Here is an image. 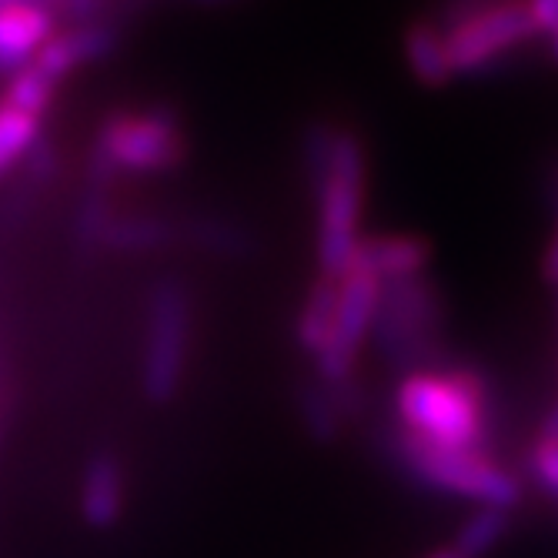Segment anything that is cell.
<instances>
[{"instance_id": "cell-4", "label": "cell", "mask_w": 558, "mask_h": 558, "mask_svg": "<svg viewBox=\"0 0 558 558\" xmlns=\"http://www.w3.org/2000/svg\"><path fill=\"white\" fill-rule=\"evenodd\" d=\"M368 194V144L359 128L338 124L331 165L315 201V255L322 275L341 278L348 271L351 251L362 238V215Z\"/></svg>"}, {"instance_id": "cell-7", "label": "cell", "mask_w": 558, "mask_h": 558, "mask_svg": "<svg viewBox=\"0 0 558 558\" xmlns=\"http://www.w3.org/2000/svg\"><path fill=\"white\" fill-rule=\"evenodd\" d=\"M535 24L529 17L525 0H509L492 11H482L459 27L445 31L448 61L454 77H488L515 61L535 40Z\"/></svg>"}, {"instance_id": "cell-17", "label": "cell", "mask_w": 558, "mask_h": 558, "mask_svg": "<svg viewBox=\"0 0 558 558\" xmlns=\"http://www.w3.org/2000/svg\"><path fill=\"white\" fill-rule=\"evenodd\" d=\"M178 241V221L161 215H114L105 231V247L114 251H158Z\"/></svg>"}, {"instance_id": "cell-21", "label": "cell", "mask_w": 558, "mask_h": 558, "mask_svg": "<svg viewBox=\"0 0 558 558\" xmlns=\"http://www.w3.org/2000/svg\"><path fill=\"white\" fill-rule=\"evenodd\" d=\"M58 81L54 77H47L40 68L27 64L21 68L17 74H11L8 81V90H4V105L24 111V114H34L44 121V114L54 108V97H58Z\"/></svg>"}, {"instance_id": "cell-10", "label": "cell", "mask_w": 558, "mask_h": 558, "mask_svg": "<svg viewBox=\"0 0 558 558\" xmlns=\"http://www.w3.org/2000/svg\"><path fill=\"white\" fill-rule=\"evenodd\" d=\"M124 501H128V478L118 451L111 448L90 451L81 469V488H77V512L84 525L94 532H111L124 515Z\"/></svg>"}, {"instance_id": "cell-26", "label": "cell", "mask_w": 558, "mask_h": 558, "mask_svg": "<svg viewBox=\"0 0 558 558\" xmlns=\"http://www.w3.org/2000/svg\"><path fill=\"white\" fill-rule=\"evenodd\" d=\"M542 438H545V441H558V398L551 401V409L545 412V422H542Z\"/></svg>"}, {"instance_id": "cell-20", "label": "cell", "mask_w": 558, "mask_h": 558, "mask_svg": "<svg viewBox=\"0 0 558 558\" xmlns=\"http://www.w3.org/2000/svg\"><path fill=\"white\" fill-rule=\"evenodd\" d=\"M335 121L328 118H312L308 124L301 128V174H304V187L315 197L325 174H328V165H331V147H335Z\"/></svg>"}, {"instance_id": "cell-23", "label": "cell", "mask_w": 558, "mask_h": 558, "mask_svg": "<svg viewBox=\"0 0 558 558\" xmlns=\"http://www.w3.org/2000/svg\"><path fill=\"white\" fill-rule=\"evenodd\" d=\"M529 472L558 501V441L538 438V445L529 451Z\"/></svg>"}, {"instance_id": "cell-29", "label": "cell", "mask_w": 558, "mask_h": 558, "mask_svg": "<svg viewBox=\"0 0 558 558\" xmlns=\"http://www.w3.org/2000/svg\"><path fill=\"white\" fill-rule=\"evenodd\" d=\"M551 58H555V61H558V31H555V34H551Z\"/></svg>"}, {"instance_id": "cell-15", "label": "cell", "mask_w": 558, "mask_h": 558, "mask_svg": "<svg viewBox=\"0 0 558 558\" xmlns=\"http://www.w3.org/2000/svg\"><path fill=\"white\" fill-rule=\"evenodd\" d=\"M338 291H341V278L335 275H318L301 301V312L294 322V338L298 348L304 354H315L322 351V344L331 335V322H335V308H338Z\"/></svg>"}, {"instance_id": "cell-32", "label": "cell", "mask_w": 558, "mask_h": 558, "mask_svg": "<svg viewBox=\"0 0 558 558\" xmlns=\"http://www.w3.org/2000/svg\"><path fill=\"white\" fill-rule=\"evenodd\" d=\"M551 234H558V218H555V231H551Z\"/></svg>"}, {"instance_id": "cell-8", "label": "cell", "mask_w": 558, "mask_h": 558, "mask_svg": "<svg viewBox=\"0 0 558 558\" xmlns=\"http://www.w3.org/2000/svg\"><path fill=\"white\" fill-rule=\"evenodd\" d=\"M378 281L362 271H344L341 291H338V308L331 322V335L315 354V375L325 381H338L354 375V362H359L362 344L372 338L375 322V304H378Z\"/></svg>"}, {"instance_id": "cell-3", "label": "cell", "mask_w": 558, "mask_h": 558, "mask_svg": "<svg viewBox=\"0 0 558 558\" xmlns=\"http://www.w3.org/2000/svg\"><path fill=\"white\" fill-rule=\"evenodd\" d=\"M448 308L428 275L388 281L378 288L372 344L388 372L415 375L448 365Z\"/></svg>"}, {"instance_id": "cell-6", "label": "cell", "mask_w": 558, "mask_h": 558, "mask_svg": "<svg viewBox=\"0 0 558 558\" xmlns=\"http://www.w3.org/2000/svg\"><path fill=\"white\" fill-rule=\"evenodd\" d=\"M90 147L100 150L118 174H174L191 158L184 121L171 105L111 111L97 124Z\"/></svg>"}, {"instance_id": "cell-14", "label": "cell", "mask_w": 558, "mask_h": 558, "mask_svg": "<svg viewBox=\"0 0 558 558\" xmlns=\"http://www.w3.org/2000/svg\"><path fill=\"white\" fill-rule=\"evenodd\" d=\"M294 409H298V418H301V428L312 441L318 445H335L348 425L341 404L335 398V388L331 381L318 378V375H304L298 378L294 385Z\"/></svg>"}, {"instance_id": "cell-1", "label": "cell", "mask_w": 558, "mask_h": 558, "mask_svg": "<svg viewBox=\"0 0 558 558\" xmlns=\"http://www.w3.org/2000/svg\"><path fill=\"white\" fill-rule=\"evenodd\" d=\"M395 415L425 441L485 451L495 432V391L482 368L448 362L435 372L404 375L395 388Z\"/></svg>"}, {"instance_id": "cell-2", "label": "cell", "mask_w": 558, "mask_h": 558, "mask_svg": "<svg viewBox=\"0 0 558 558\" xmlns=\"http://www.w3.org/2000/svg\"><path fill=\"white\" fill-rule=\"evenodd\" d=\"M378 445L388 465L425 492L465 498L475 505H488V509H512L522 498L519 475L501 469L485 451L425 441L412 432H404L398 422L381 428Z\"/></svg>"}, {"instance_id": "cell-19", "label": "cell", "mask_w": 558, "mask_h": 558, "mask_svg": "<svg viewBox=\"0 0 558 558\" xmlns=\"http://www.w3.org/2000/svg\"><path fill=\"white\" fill-rule=\"evenodd\" d=\"M40 118L24 114L0 100V178L31 155L34 144L40 141Z\"/></svg>"}, {"instance_id": "cell-16", "label": "cell", "mask_w": 558, "mask_h": 558, "mask_svg": "<svg viewBox=\"0 0 558 558\" xmlns=\"http://www.w3.org/2000/svg\"><path fill=\"white\" fill-rule=\"evenodd\" d=\"M178 238L191 241L201 251H208V255H221V258H247L251 251H255V241H251V234L238 221H228L218 215H194V218L181 221Z\"/></svg>"}, {"instance_id": "cell-27", "label": "cell", "mask_w": 558, "mask_h": 558, "mask_svg": "<svg viewBox=\"0 0 558 558\" xmlns=\"http://www.w3.org/2000/svg\"><path fill=\"white\" fill-rule=\"evenodd\" d=\"M197 8H231V4H241V0H191Z\"/></svg>"}, {"instance_id": "cell-28", "label": "cell", "mask_w": 558, "mask_h": 558, "mask_svg": "<svg viewBox=\"0 0 558 558\" xmlns=\"http://www.w3.org/2000/svg\"><path fill=\"white\" fill-rule=\"evenodd\" d=\"M425 558H462V555L454 551L451 545H445V548H438V551H432V555H425Z\"/></svg>"}, {"instance_id": "cell-9", "label": "cell", "mask_w": 558, "mask_h": 558, "mask_svg": "<svg viewBox=\"0 0 558 558\" xmlns=\"http://www.w3.org/2000/svg\"><path fill=\"white\" fill-rule=\"evenodd\" d=\"M428 265H432L428 238L391 231V234H362L351 251L348 271H362V275L375 278L378 284H388V281L425 275Z\"/></svg>"}, {"instance_id": "cell-24", "label": "cell", "mask_w": 558, "mask_h": 558, "mask_svg": "<svg viewBox=\"0 0 558 558\" xmlns=\"http://www.w3.org/2000/svg\"><path fill=\"white\" fill-rule=\"evenodd\" d=\"M525 8L538 37H551L558 31V0H525Z\"/></svg>"}, {"instance_id": "cell-22", "label": "cell", "mask_w": 558, "mask_h": 558, "mask_svg": "<svg viewBox=\"0 0 558 558\" xmlns=\"http://www.w3.org/2000/svg\"><path fill=\"white\" fill-rule=\"evenodd\" d=\"M498 4H509V0H435V11L428 17L441 31H451V27H459L462 21L482 14V11H492Z\"/></svg>"}, {"instance_id": "cell-18", "label": "cell", "mask_w": 558, "mask_h": 558, "mask_svg": "<svg viewBox=\"0 0 558 558\" xmlns=\"http://www.w3.org/2000/svg\"><path fill=\"white\" fill-rule=\"evenodd\" d=\"M509 529H512L509 509H488V505H478L448 545L462 558H485L488 551H495L501 545Z\"/></svg>"}, {"instance_id": "cell-31", "label": "cell", "mask_w": 558, "mask_h": 558, "mask_svg": "<svg viewBox=\"0 0 558 558\" xmlns=\"http://www.w3.org/2000/svg\"><path fill=\"white\" fill-rule=\"evenodd\" d=\"M555 308H558V288H555Z\"/></svg>"}, {"instance_id": "cell-13", "label": "cell", "mask_w": 558, "mask_h": 558, "mask_svg": "<svg viewBox=\"0 0 558 558\" xmlns=\"http://www.w3.org/2000/svg\"><path fill=\"white\" fill-rule=\"evenodd\" d=\"M401 50H404V64H409V74L415 77V84L428 90H441L454 81L445 31L432 17H418L404 27Z\"/></svg>"}, {"instance_id": "cell-12", "label": "cell", "mask_w": 558, "mask_h": 558, "mask_svg": "<svg viewBox=\"0 0 558 558\" xmlns=\"http://www.w3.org/2000/svg\"><path fill=\"white\" fill-rule=\"evenodd\" d=\"M58 17L34 0H21L0 11V74H17L37 50L58 34Z\"/></svg>"}, {"instance_id": "cell-25", "label": "cell", "mask_w": 558, "mask_h": 558, "mask_svg": "<svg viewBox=\"0 0 558 558\" xmlns=\"http://www.w3.org/2000/svg\"><path fill=\"white\" fill-rule=\"evenodd\" d=\"M542 281L555 291L558 288V234H551V241L545 244L542 255Z\"/></svg>"}, {"instance_id": "cell-11", "label": "cell", "mask_w": 558, "mask_h": 558, "mask_svg": "<svg viewBox=\"0 0 558 558\" xmlns=\"http://www.w3.org/2000/svg\"><path fill=\"white\" fill-rule=\"evenodd\" d=\"M118 44H121V24H114V21L68 24L37 50V58L31 64L61 84L71 71L114 54Z\"/></svg>"}, {"instance_id": "cell-5", "label": "cell", "mask_w": 558, "mask_h": 558, "mask_svg": "<svg viewBox=\"0 0 558 558\" xmlns=\"http://www.w3.org/2000/svg\"><path fill=\"white\" fill-rule=\"evenodd\" d=\"M194 338V294L181 278H161L147 298L141 395L147 404H171L184 385Z\"/></svg>"}, {"instance_id": "cell-30", "label": "cell", "mask_w": 558, "mask_h": 558, "mask_svg": "<svg viewBox=\"0 0 558 558\" xmlns=\"http://www.w3.org/2000/svg\"><path fill=\"white\" fill-rule=\"evenodd\" d=\"M11 4H21V0H0V11H4V8H11Z\"/></svg>"}]
</instances>
